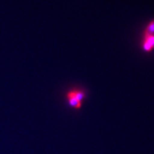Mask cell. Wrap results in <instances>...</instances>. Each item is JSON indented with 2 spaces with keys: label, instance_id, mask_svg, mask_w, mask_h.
<instances>
[{
  "label": "cell",
  "instance_id": "6da1fadb",
  "mask_svg": "<svg viewBox=\"0 0 154 154\" xmlns=\"http://www.w3.org/2000/svg\"><path fill=\"white\" fill-rule=\"evenodd\" d=\"M66 98L70 107L74 109H80L82 107V103L79 102V101L76 98L72 90L69 91V92H67V93L66 94Z\"/></svg>",
  "mask_w": 154,
  "mask_h": 154
},
{
  "label": "cell",
  "instance_id": "7a4b0ae2",
  "mask_svg": "<svg viewBox=\"0 0 154 154\" xmlns=\"http://www.w3.org/2000/svg\"><path fill=\"white\" fill-rule=\"evenodd\" d=\"M143 49L146 52H150L154 49V35L143 37Z\"/></svg>",
  "mask_w": 154,
  "mask_h": 154
},
{
  "label": "cell",
  "instance_id": "3957f363",
  "mask_svg": "<svg viewBox=\"0 0 154 154\" xmlns=\"http://www.w3.org/2000/svg\"><path fill=\"white\" fill-rule=\"evenodd\" d=\"M154 35V19L149 23L143 33V37Z\"/></svg>",
  "mask_w": 154,
  "mask_h": 154
},
{
  "label": "cell",
  "instance_id": "277c9868",
  "mask_svg": "<svg viewBox=\"0 0 154 154\" xmlns=\"http://www.w3.org/2000/svg\"><path fill=\"white\" fill-rule=\"evenodd\" d=\"M72 91H73V94L75 95L76 98L81 103H83L84 100L85 98V94L84 91L79 89H74L72 90Z\"/></svg>",
  "mask_w": 154,
  "mask_h": 154
}]
</instances>
